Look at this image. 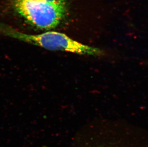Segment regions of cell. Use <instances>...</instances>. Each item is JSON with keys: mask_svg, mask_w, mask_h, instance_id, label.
<instances>
[{"mask_svg": "<svg viewBox=\"0 0 148 147\" xmlns=\"http://www.w3.org/2000/svg\"><path fill=\"white\" fill-rule=\"evenodd\" d=\"M0 29L7 36L48 50L95 56L103 54V51L100 49L82 44L71 39L64 33L59 32L49 31L32 35L19 32L5 25L0 26Z\"/></svg>", "mask_w": 148, "mask_h": 147, "instance_id": "6da1fadb", "label": "cell"}, {"mask_svg": "<svg viewBox=\"0 0 148 147\" xmlns=\"http://www.w3.org/2000/svg\"><path fill=\"white\" fill-rule=\"evenodd\" d=\"M17 11L30 24L43 30L59 25L65 14V5L54 4L46 0H15Z\"/></svg>", "mask_w": 148, "mask_h": 147, "instance_id": "7a4b0ae2", "label": "cell"}]
</instances>
